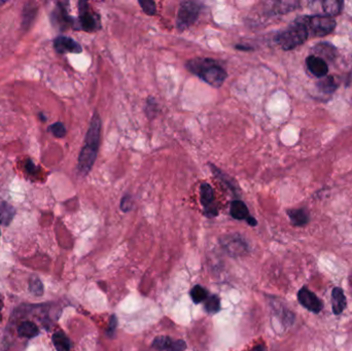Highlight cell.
Listing matches in <instances>:
<instances>
[{
  "label": "cell",
  "mask_w": 352,
  "mask_h": 351,
  "mask_svg": "<svg viewBox=\"0 0 352 351\" xmlns=\"http://www.w3.org/2000/svg\"><path fill=\"white\" fill-rule=\"evenodd\" d=\"M101 138V120L99 114L96 112L93 115L89 130L86 135L85 145L81 148L78 157L77 168L79 174L87 175L96 161Z\"/></svg>",
  "instance_id": "cell-1"
},
{
  "label": "cell",
  "mask_w": 352,
  "mask_h": 351,
  "mask_svg": "<svg viewBox=\"0 0 352 351\" xmlns=\"http://www.w3.org/2000/svg\"><path fill=\"white\" fill-rule=\"evenodd\" d=\"M190 72L214 88H219L227 78V71L217 61L210 58H195L185 64Z\"/></svg>",
  "instance_id": "cell-2"
},
{
  "label": "cell",
  "mask_w": 352,
  "mask_h": 351,
  "mask_svg": "<svg viewBox=\"0 0 352 351\" xmlns=\"http://www.w3.org/2000/svg\"><path fill=\"white\" fill-rule=\"evenodd\" d=\"M309 37L308 30L298 18L286 29L279 32L275 36V41L284 51H290L303 44Z\"/></svg>",
  "instance_id": "cell-3"
},
{
  "label": "cell",
  "mask_w": 352,
  "mask_h": 351,
  "mask_svg": "<svg viewBox=\"0 0 352 351\" xmlns=\"http://www.w3.org/2000/svg\"><path fill=\"white\" fill-rule=\"evenodd\" d=\"M306 26L308 34L314 37H321L332 33L336 28V21L327 16H306L299 18Z\"/></svg>",
  "instance_id": "cell-4"
},
{
  "label": "cell",
  "mask_w": 352,
  "mask_h": 351,
  "mask_svg": "<svg viewBox=\"0 0 352 351\" xmlns=\"http://www.w3.org/2000/svg\"><path fill=\"white\" fill-rule=\"evenodd\" d=\"M201 5L200 2L197 1H182L180 3L176 19V27L179 31H183L195 24L200 15Z\"/></svg>",
  "instance_id": "cell-5"
},
{
  "label": "cell",
  "mask_w": 352,
  "mask_h": 351,
  "mask_svg": "<svg viewBox=\"0 0 352 351\" xmlns=\"http://www.w3.org/2000/svg\"><path fill=\"white\" fill-rule=\"evenodd\" d=\"M79 18L76 21V29L87 32H94L101 28L100 17L92 10L89 3L86 1L78 2Z\"/></svg>",
  "instance_id": "cell-6"
},
{
  "label": "cell",
  "mask_w": 352,
  "mask_h": 351,
  "mask_svg": "<svg viewBox=\"0 0 352 351\" xmlns=\"http://www.w3.org/2000/svg\"><path fill=\"white\" fill-rule=\"evenodd\" d=\"M200 196H201V204L204 207V213L207 217H214L217 215L218 210L217 205L215 203L214 191L209 183L203 182L200 186Z\"/></svg>",
  "instance_id": "cell-7"
},
{
  "label": "cell",
  "mask_w": 352,
  "mask_h": 351,
  "mask_svg": "<svg viewBox=\"0 0 352 351\" xmlns=\"http://www.w3.org/2000/svg\"><path fill=\"white\" fill-rule=\"evenodd\" d=\"M298 301L303 307L313 313H319L323 308L322 301L307 287H302L298 292Z\"/></svg>",
  "instance_id": "cell-8"
},
{
  "label": "cell",
  "mask_w": 352,
  "mask_h": 351,
  "mask_svg": "<svg viewBox=\"0 0 352 351\" xmlns=\"http://www.w3.org/2000/svg\"><path fill=\"white\" fill-rule=\"evenodd\" d=\"M220 243L221 246L231 256H240L248 250L247 244L239 235L225 236L220 240Z\"/></svg>",
  "instance_id": "cell-9"
},
{
  "label": "cell",
  "mask_w": 352,
  "mask_h": 351,
  "mask_svg": "<svg viewBox=\"0 0 352 351\" xmlns=\"http://www.w3.org/2000/svg\"><path fill=\"white\" fill-rule=\"evenodd\" d=\"M54 48L58 53L60 54H64V53L78 54L83 51L78 42H76L74 39L70 38L68 36H58L54 40Z\"/></svg>",
  "instance_id": "cell-10"
},
{
  "label": "cell",
  "mask_w": 352,
  "mask_h": 351,
  "mask_svg": "<svg viewBox=\"0 0 352 351\" xmlns=\"http://www.w3.org/2000/svg\"><path fill=\"white\" fill-rule=\"evenodd\" d=\"M306 65L310 72L317 77H324L328 72V66L320 57L309 56L306 59Z\"/></svg>",
  "instance_id": "cell-11"
},
{
  "label": "cell",
  "mask_w": 352,
  "mask_h": 351,
  "mask_svg": "<svg viewBox=\"0 0 352 351\" xmlns=\"http://www.w3.org/2000/svg\"><path fill=\"white\" fill-rule=\"evenodd\" d=\"M332 307L335 315H340L346 308V297L341 287L337 286L332 291Z\"/></svg>",
  "instance_id": "cell-12"
},
{
  "label": "cell",
  "mask_w": 352,
  "mask_h": 351,
  "mask_svg": "<svg viewBox=\"0 0 352 351\" xmlns=\"http://www.w3.org/2000/svg\"><path fill=\"white\" fill-rule=\"evenodd\" d=\"M230 214L233 218L237 220H247L251 215L249 214L248 208L246 204L241 200H234L231 203Z\"/></svg>",
  "instance_id": "cell-13"
},
{
  "label": "cell",
  "mask_w": 352,
  "mask_h": 351,
  "mask_svg": "<svg viewBox=\"0 0 352 351\" xmlns=\"http://www.w3.org/2000/svg\"><path fill=\"white\" fill-rule=\"evenodd\" d=\"M287 214L291 224L296 227H303L309 223V214L304 209H291L288 210Z\"/></svg>",
  "instance_id": "cell-14"
},
{
  "label": "cell",
  "mask_w": 352,
  "mask_h": 351,
  "mask_svg": "<svg viewBox=\"0 0 352 351\" xmlns=\"http://www.w3.org/2000/svg\"><path fill=\"white\" fill-rule=\"evenodd\" d=\"M53 344L57 351H70L71 350V343L69 338L63 332H56L53 335Z\"/></svg>",
  "instance_id": "cell-15"
},
{
  "label": "cell",
  "mask_w": 352,
  "mask_h": 351,
  "mask_svg": "<svg viewBox=\"0 0 352 351\" xmlns=\"http://www.w3.org/2000/svg\"><path fill=\"white\" fill-rule=\"evenodd\" d=\"M18 334L24 338H33L39 334L38 326L32 321H23L18 326Z\"/></svg>",
  "instance_id": "cell-16"
},
{
  "label": "cell",
  "mask_w": 352,
  "mask_h": 351,
  "mask_svg": "<svg viewBox=\"0 0 352 351\" xmlns=\"http://www.w3.org/2000/svg\"><path fill=\"white\" fill-rule=\"evenodd\" d=\"M16 213L15 208L7 202H2L0 205V224L8 226L13 220Z\"/></svg>",
  "instance_id": "cell-17"
},
{
  "label": "cell",
  "mask_w": 352,
  "mask_h": 351,
  "mask_svg": "<svg viewBox=\"0 0 352 351\" xmlns=\"http://www.w3.org/2000/svg\"><path fill=\"white\" fill-rule=\"evenodd\" d=\"M322 9L324 13L327 15V17H336L338 16L342 10L343 2L338 1V0H325L322 1Z\"/></svg>",
  "instance_id": "cell-18"
},
{
  "label": "cell",
  "mask_w": 352,
  "mask_h": 351,
  "mask_svg": "<svg viewBox=\"0 0 352 351\" xmlns=\"http://www.w3.org/2000/svg\"><path fill=\"white\" fill-rule=\"evenodd\" d=\"M209 167L211 168V170H212L213 174L215 175V176L221 180V182H224L226 184V186L228 189H230L234 194H238V190L236 188V185H235V182L233 179H231L227 174L225 173H222L218 168H216L215 166H213L212 164H209Z\"/></svg>",
  "instance_id": "cell-19"
},
{
  "label": "cell",
  "mask_w": 352,
  "mask_h": 351,
  "mask_svg": "<svg viewBox=\"0 0 352 351\" xmlns=\"http://www.w3.org/2000/svg\"><path fill=\"white\" fill-rule=\"evenodd\" d=\"M173 342L174 341H172L169 337L160 336V337H157L154 340V342H152V347L159 351H163V350L171 351Z\"/></svg>",
  "instance_id": "cell-20"
},
{
  "label": "cell",
  "mask_w": 352,
  "mask_h": 351,
  "mask_svg": "<svg viewBox=\"0 0 352 351\" xmlns=\"http://www.w3.org/2000/svg\"><path fill=\"white\" fill-rule=\"evenodd\" d=\"M191 297L194 303L199 304L208 298V291L201 285H196L191 290Z\"/></svg>",
  "instance_id": "cell-21"
},
{
  "label": "cell",
  "mask_w": 352,
  "mask_h": 351,
  "mask_svg": "<svg viewBox=\"0 0 352 351\" xmlns=\"http://www.w3.org/2000/svg\"><path fill=\"white\" fill-rule=\"evenodd\" d=\"M205 309L209 313H216L220 308V300L216 295H212L206 299L205 301Z\"/></svg>",
  "instance_id": "cell-22"
},
{
  "label": "cell",
  "mask_w": 352,
  "mask_h": 351,
  "mask_svg": "<svg viewBox=\"0 0 352 351\" xmlns=\"http://www.w3.org/2000/svg\"><path fill=\"white\" fill-rule=\"evenodd\" d=\"M29 290L34 296H41L43 294V284L37 276H32L29 281Z\"/></svg>",
  "instance_id": "cell-23"
},
{
  "label": "cell",
  "mask_w": 352,
  "mask_h": 351,
  "mask_svg": "<svg viewBox=\"0 0 352 351\" xmlns=\"http://www.w3.org/2000/svg\"><path fill=\"white\" fill-rule=\"evenodd\" d=\"M318 86L324 93H332L337 89L336 80L333 76H324V78L319 81Z\"/></svg>",
  "instance_id": "cell-24"
},
{
  "label": "cell",
  "mask_w": 352,
  "mask_h": 351,
  "mask_svg": "<svg viewBox=\"0 0 352 351\" xmlns=\"http://www.w3.org/2000/svg\"><path fill=\"white\" fill-rule=\"evenodd\" d=\"M138 3L141 6L142 10L148 16H154L157 11L156 3L151 0H139Z\"/></svg>",
  "instance_id": "cell-25"
},
{
  "label": "cell",
  "mask_w": 352,
  "mask_h": 351,
  "mask_svg": "<svg viewBox=\"0 0 352 351\" xmlns=\"http://www.w3.org/2000/svg\"><path fill=\"white\" fill-rule=\"evenodd\" d=\"M276 7H274V11L276 14H283L287 13L289 10L295 9L297 6L296 2H290V1H283V2H276Z\"/></svg>",
  "instance_id": "cell-26"
},
{
  "label": "cell",
  "mask_w": 352,
  "mask_h": 351,
  "mask_svg": "<svg viewBox=\"0 0 352 351\" xmlns=\"http://www.w3.org/2000/svg\"><path fill=\"white\" fill-rule=\"evenodd\" d=\"M49 130L53 133V135L57 138H62L65 136L66 134V128L65 126L63 125V123H60V122H58V123H55L53 124L52 126L49 127Z\"/></svg>",
  "instance_id": "cell-27"
},
{
  "label": "cell",
  "mask_w": 352,
  "mask_h": 351,
  "mask_svg": "<svg viewBox=\"0 0 352 351\" xmlns=\"http://www.w3.org/2000/svg\"><path fill=\"white\" fill-rule=\"evenodd\" d=\"M158 110H159L158 103L156 102V100L154 98H148L146 108H145L146 114L149 116V118H154V116H156V114L158 113Z\"/></svg>",
  "instance_id": "cell-28"
},
{
  "label": "cell",
  "mask_w": 352,
  "mask_h": 351,
  "mask_svg": "<svg viewBox=\"0 0 352 351\" xmlns=\"http://www.w3.org/2000/svg\"><path fill=\"white\" fill-rule=\"evenodd\" d=\"M134 200L130 195H125L121 201V209L124 212H128L133 208Z\"/></svg>",
  "instance_id": "cell-29"
},
{
  "label": "cell",
  "mask_w": 352,
  "mask_h": 351,
  "mask_svg": "<svg viewBox=\"0 0 352 351\" xmlns=\"http://www.w3.org/2000/svg\"><path fill=\"white\" fill-rule=\"evenodd\" d=\"M116 325H117V319H116V317L114 316V315H112L111 318H110V321H109L108 330H107V334H108L109 336H112V335L115 333Z\"/></svg>",
  "instance_id": "cell-30"
},
{
  "label": "cell",
  "mask_w": 352,
  "mask_h": 351,
  "mask_svg": "<svg viewBox=\"0 0 352 351\" xmlns=\"http://www.w3.org/2000/svg\"><path fill=\"white\" fill-rule=\"evenodd\" d=\"M186 348V344L183 340H177L173 342L171 351H184Z\"/></svg>",
  "instance_id": "cell-31"
},
{
  "label": "cell",
  "mask_w": 352,
  "mask_h": 351,
  "mask_svg": "<svg viewBox=\"0 0 352 351\" xmlns=\"http://www.w3.org/2000/svg\"><path fill=\"white\" fill-rule=\"evenodd\" d=\"M25 169L29 174H35V172L38 170V167L35 166V164L31 160H27L25 163Z\"/></svg>",
  "instance_id": "cell-32"
},
{
  "label": "cell",
  "mask_w": 352,
  "mask_h": 351,
  "mask_svg": "<svg viewBox=\"0 0 352 351\" xmlns=\"http://www.w3.org/2000/svg\"><path fill=\"white\" fill-rule=\"evenodd\" d=\"M252 351H266V348L264 345H257L253 348Z\"/></svg>",
  "instance_id": "cell-33"
},
{
  "label": "cell",
  "mask_w": 352,
  "mask_h": 351,
  "mask_svg": "<svg viewBox=\"0 0 352 351\" xmlns=\"http://www.w3.org/2000/svg\"><path fill=\"white\" fill-rule=\"evenodd\" d=\"M39 118H40V119L42 120V122H45V121H46V119L44 118V116H43V114H42V113H40V114H39Z\"/></svg>",
  "instance_id": "cell-34"
}]
</instances>
